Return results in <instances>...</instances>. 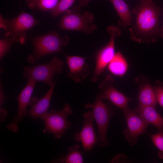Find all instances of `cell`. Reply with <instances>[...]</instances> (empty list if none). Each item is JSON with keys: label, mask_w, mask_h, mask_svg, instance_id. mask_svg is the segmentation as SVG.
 Wrapping results in <instances>:
<instances>
[{"label": "cell", "mask_w": 163, "mask_h": 163, "mask_svg": "<svg viewBox=\"0 0 163 163\" xmlns=\"http://www.w3.org/2000/svg\"><path fill=\"white\" fill-rule=\"evenodd\" d=\"M131 11L135 16V21L129 29L131 39L147 44L155 42L160 29V8L152 0H140Z\"/></svg>", "instance_id": "cell-1"}, {"label": "cell", "mask_w": 163, "mask_h": 163, "mask_svg": "<svg viewBox=\"0 0 163 163\" xmlns=\"http://www.w3.org/2000/svg\"><path fill=\"white\" fill-rule=\"evenodd\" d=\"M29 38L33 48V53L27 58L30 64L39 62L40 58L43 56L61 52L62 47L67 46L69 41L67 36L60 37L55 31Z\"/></svg>", "instance_id": "cell-2"}, {"label": "cell", "mask_w": 163, "mask_h": 163, "mask_svg": "<svg viewBox=\"0 0 163 163\" xmlns=\"http://www.w3.org/2000/svg\"><path fill=\"white\" fill-rule=\"evenodd\" d=\"M40 22L32 15L22 12L17 17L5 19L0 16V27L5 31L4 37H11L21 44L26 42L27 31Z\"/></svg>", "instance_id": "cell-3"}, {"label": "cell", "mask_w": 163, "mask_h": 163, "mask_svg": "<svg viewBox=\"0 0 163 163\" xmlns=\"http://www.w3.org/2000/svg\"><path fill=\"white\" fill-rule=\"evenodd\" d=\"M85 107L91 110L96 123L98 130L97 144L102 148L109 146L107 131L110 120L115 114L114 110L104 103L103 100L97 95L93 103H86Z\"/></svg>", "instance_id": "cell-4"}, {"label": "cell", "mask_w": 163, "mask_h": 163, "mask_svg": "<svg viewBox=\"0 0 163 163\" xmlns=\"http://www.w3.org/2000/svg\"><path fill=\"white\" fill-rule=\"evenodd\" d=\"M64 62L57 57H53L50 62L44 64L25 66L23 68V75L27 80H33L36 83L41 82L51 86L54 83L53 78L63 70Z\"/></svg>", "instance_id": "cell-5"}, {"label": "cell", "mask_w": 163, "mask_h": 163, "mask_svg": "<svg viewBox=\"0 0 163 163\" xmlns=\"http://www.w3.org/2000/svg\"><path fill=\"white\" fill-rule=\"evenodd\" d=\"M73 113L71 106L66 103L62 110H52L43 114L39 118L45 124L43 133L52 134L56 139L62 138L71 126L68 117Z\"/></svg>", "instance_id": "cell-6"}, {"label": "cell", "mask_w": 163, "mask_h": 163, "mask_svg": "<svg viewBox=\"0 0 163 163\" xmlns=\"http://www.w3.org/2000/svg\"><path fill=\"white\" fill-rule=\"evenodd\" d=\"M77 7L68 10L62 17L58 26L62 29L80 31L90 34L96 30L97 26L91 24L94 18L92 13L85 11L82 13Z\"/></svg>", "instance_id": "cell-7"}, {"label": "cell", "mask_w": 163, "mask_h": 163, "mask_svg": "<svg viewBox=\"0 0 163 163\" xmlns=\"http://www.w3.org/2000/svg\"><path fill=\"white\" fill-rule=\"evenodd\" d=\"M107 31L110 34V40L97 55L95 67L91 78V80L93 82H97L99 80L100 75L113 57L115 53V38L121 34V29L116 26H109L107 28Z\"/></svg>", "instance_id": "cell-8"}, {"label": "cell", "mask_w": 163, "mask_h": 163, "mask_svg": "<svg viewBox=\"0 0 163 163\" xmlns=\"http://www.w3.org/2000/svg\"><path fill=\"white\" fill-rule=\"evenodd\" d=\"M123 112L126 126L123 134L130 145L133 146L137 142L139 136L146 132L149 125L129 107Z\"/></svg>", "instance_id": "cell-9"}, {"label": "cell", "mask_w": 163, "mask_h": 163, "mask_svg": "<svg viewBox=\"0 0 163 163\" xmlns=\"http://www.w3.org/2000/svg\"><path fill=\"white\" fill-rule=\"evenodd\" d=\"M113 80L110 74L107 75L98 86L100 92L97 95L102 99L107 100L123 111L127 108L132 100L117 89L113 85Z\"/></svg>", "instance_id": "cell-10"}, {"label": "cell", "mask_w": 163, "mask_h": 163, "mask_svg": "<svg viewBox=\"0 0 163 163\" xmlns=\"http://www.w3.org/2000/svg\"><path fill=\"white\" fill-rule=\"evenodd\" d=\"M36 82L33 80H29L27 85L21 91L16 97L18 101V113L14 116L10 123L7 125V127L9 131L17 132L19 129L18 124L24 118L27 116V107L29 104L31 97Z\"/></svg>", "instance_id": "cell-11"}, {"label": "cell", "mask_w": 163, "mask_h": 163, "mask_svg": "<svg viewBox=\"0 0 163 163\" xmlns=\"http://www.w3.org/2000/svg\"><path fill=\"white\" fill-rule=\"evenodd\" d=\"M82 129L80 132L76 133L74 139L77 142H81L84 150L90 152L96 144L97 136L94 132L93 121L94 120L92 111L85 113Z\"/></svg>", "instance_id": "cell-12"}, {"label": "cell", "mask_w": 163, "mask_h": 163, "mask_svg": "<svg viewBox=\"0 0 163 163\" xmlns=\"http://www.w3.org/2000/svg\"><path fill=\"white\" fill-rule=\"evenodd\" d=\"M69 68L67 76L77 83L86 79L90 75L89 67L85 58L81 56H65Z\"/></svg>", "instance_id": "cell-13"}, {"label": "cell", "mask_w": 163, "mask_h": 163, "mask_svg": "<svg viewBox=\"0 0 163 163\" xmlns=\"http://www.w3.org/2000/svg\"><path fill=\"white\" fill-rule=\"evenodd\" d=\"M136 81L139 87L138 105L155 107L157 101L155 93L149 80L144 77L140 76L136 79Z\"/></svg>", "instance_id": "cell-14"}, {"label": "cell", "mask_w": 163, "mask_h": 163, "mask_svg": "<svg viewBox=\"0 0 163 163\" xmlns=\"http://www.w3.org/2000/svg\"><path fill=\"white\" fill-rule=\"evenodd\" d=\"M56 82V80L50 87L48 90L45 95L39 99L34 97L32 106L29 109L27 110V116L36 120L39 118L48 111L50 107L51 100Z\"/></svg>", "instance_id": "cell-15"}, {"label": "cell", "mask_w": 163, "mask_h": 163, "mask_svg": "<svg viewBox=\"0 0 163 163\" xmlns=\"http://www.w3.org/2000/svg\"><path fill=\"white\" fill-rule=\"evenodd\" d=\"M133 110L149 125L155 127L158 132L163 133V117L156 111L155 107L138 105Z\"/></svg>", "instance_id": "cell-16"}, {"label": "cell", "mask_w": 163, "mask_h": 163, "mask_svg": "<svg viewBox=\"0 0 163 163\" xmlns=\"http://www.w3.org/2000/svg\"><path fill=\"white\" fill-rule=\"evenodd\" d=\"M107 67L111 74L122 77L127 72L129 66L124 56L121 52H118L115 53Z\"/></svg>", "instance_id": "cell-17"}, {"label": "cell", "mask_w": 163, "mask_h": 163, "mask_svg": "<svg viewBox=\"0 0 163 163\" xmlns=\"http://www.w3.org/2000/svg\"><path fill=\"white\" fill-rule=\"evenodd\" d=\"M112 3L120 18L119 24L124 27L132 25L131 11L124 0H109Z\"/></svg>", "instance_id": "cell-18"}, {"label": "cell", "mask_w": 163, "mask_h": 163, "mask_svg": "<svg viewBox=\"0 0 163 163\" xmlns=\"http://www.w3.org/2000/svg\"><path fill=\"white\" fill-rule=\"evenodd\" d=\"M60 0H26L29 8L46 12L55 8Z\"/></svg>", "instance_id": "cell-19"}, {"label": "cell", "mask_w": 163, "mask_h": 163, "mask_svg": "<svg viewBox=\"0 0 163 163\" xmlns=\"http://www.w3.org/2000/svg\"><path fill=\"white\" fill-rule=\"evenodd\" d=\"M79 148L80 146L78 144L69 147L68 153L63 158L60 159V161L66 163H83V158L79 150Z\"/></svg>", "instance_id": "cell-20"}, {"label": "cell", "mask_w": 163, "mask_h": 163, "mask_svg": "<svg viewBox=\"0 0 163 163\" xmlns=\"http://www.w3.org/2000/svg\"><path fill=\"white\" fill-rule=\"evenodd\" d=\"M75 0H60L56 7L50 11L53 17L66 13L69 9Z\"/></svg>", "instance_id": "cell-21"}, {"label": "cell", "mask_w": 163, "mask_h": 163, "mask_svg": "<svg viewBox=\"0 0 163 163\" xmlns=\"http://www.w3.org/2000/svg\"><path fill=\"white\" fill-rule=\"evenodd\" d=\"M17 42L14 39L9 37H4L0 40V59L2 61L4 56L9 51L15 43Z\"/></svg>", "instance_id": "cell-22"}, {"label": "cell", "mask_w": 163, "mask_h": 163, "mask_svg": "<svg viewBox=\"0 0 163 163\" xmlns=\"http://www.w3.org/2000/svg\"><path fill=\"white\" fill-rule=\"evenodd\" d=\"M150 136L152 142L158 150V158L163 160V133L158 132Z\"/></svg>", "instance_id": "cell-23"}, {"label": "cell", "mask_w": 163, "mask_h": 163, "mask_svg": "<svg viewBox=\"0 0 163 163\" xmlns=\"http://www.w3.org/2000/svg\"><path fill=\"white\" fill-rule=\"evenodd\" d=\"M154 89L157 101L163 107V86L156 85L154 87Z\"/></svg>", "instance_id": "cell-24"}, {"label": "cell", "mask_w": 163, "mask_h": 163, "mask_svg": "<svg viewBox=\"0 0 163 163\" xmlns=\"http://www.w3.org/2000/svg\"><path fill=\"white\" fill-rule=\"evenodd\" d=\"M2 83H0V107H1L4 101L7 99L9 97L5 96L4 95L3 90L2 89Z\"/></svg>", "instance_id": "cell-25"}, {"label": "cell", "mask_w": 163, "mask_h": 163, "mask_svg": "<svg viewBox=\"0 0 163 163\" xmlns=\"http://www.w3.org/2000/svg\"><path fill=\"white\" fill-rule=\"evenodd\" d=\"M91 0H81L78 6V8L81 9L82 7L86 5Z\"/></svg>", "instance_id": "cell-26"}, {"label": "cell", "mask_w": 163, "mask_h": 163, "mask_svg": "<svg viewBox=\"0 0 163 163\" xmlns=\"http://www.w3.org/2000/svg\"><path fill=\"white\" fill-rule=\"evenodd\" d=\"M159 35L161 38H163V25L161 28L160 29Z\"/></svg>", "instance_id": "cell-27"}]
</instances>
